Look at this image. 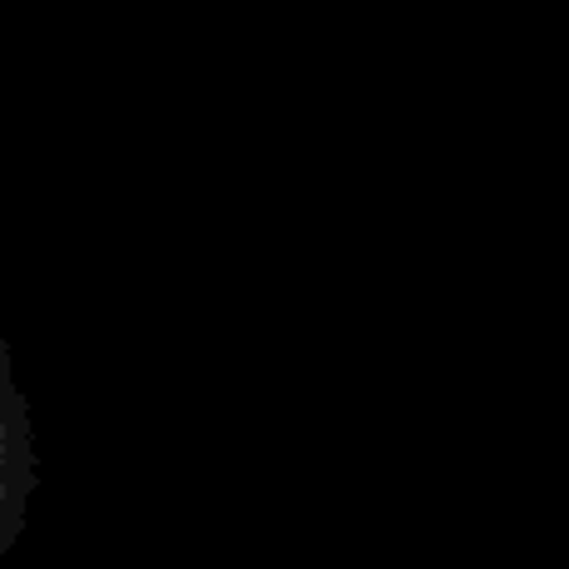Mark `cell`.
I'll use <instances>...</instances> for the list:
<instances>
[{
    "instance_id": "cell-1",
    "label": "cell",
    "mask_w": 569,
    "mask_h": 569,
    "mask_svg": "<svg viewBox=\"0 0 569 569\" xmlns=\"http://www.w3.org/2000/svg\"><path fill=\"white\" fill-rule=\"evenodd\" d=\"M30 490H36V455H30V420L16 385L6 335H0V560L26 530Z\"/></svg>"
}]
</instances>
